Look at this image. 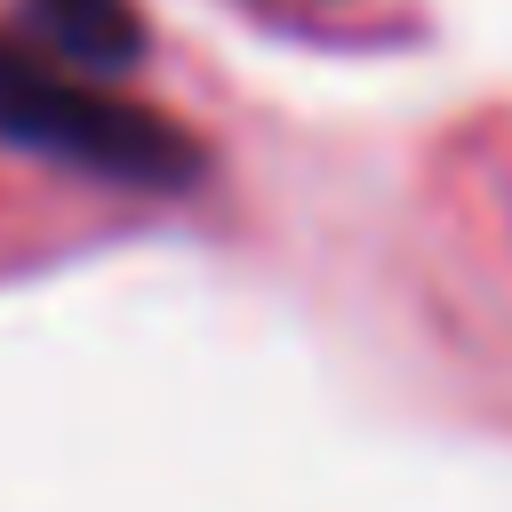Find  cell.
I'll return each mask as SVG.
<instances>
[{
  "label": "cell",
  "instance_id": "6da1fadb",
  "mask_svg": "<svg viewBox=\"0 0 512 512\" xmlns=\"http://www.w3.org/2000/svg\"><path fill=\"white\" fill-rule=\"evenodd\" d=\"M0 144L120 192H192L216 168L208 136H192L176 112L80 80L40 48H24L16 32H0Z\"/></svg>",
  "mask_w": 512,
  "mask_h": 512
},
{
  "label": "cell",
  "instance_id": "7a4b0ae2",
  "mask_svg": "<svg viewBox=\"0 0 512 512\" xmlns=\"http://www.w3.org/2000/svg\"><path fill=\"white\" fill-rule=\"evenodd\" d=\"M16 32L24 48H40L48 64L80 72V80H128L152 40H144V8L136 0H16Z\"/></svg>",
  "mask_w": 512,
  "mask_h": 512
}]
</instances>
